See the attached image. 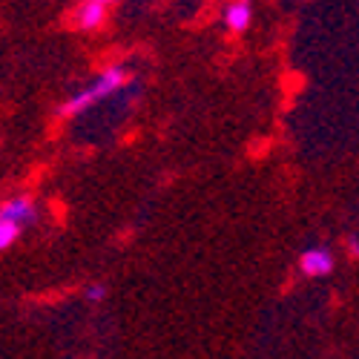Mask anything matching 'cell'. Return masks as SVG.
<instances>
[{
  "label": "cell",
  "mask_w": 359,
  "mask_h": 359,
  "mask_svg": "<svg viewBox=\"0 0 359 359\" xmlns=\"http://www.w3.org/2000/svg\"><path fill=\"white\" fill-rule=\"evenodd\" d=\"M124 83H127V69L124 67H109L98 78H93V83H86L83 89H78V93L61 107V115H67V118L83 115L86 109H93L95 104L112 98Z\"/></svg>",
  "instance_id": "cell-1"
},
{
  "label": "cell",
  "mask_w": 359,
  "mask_h": 359,
  "mask_svg": "<svg viewBox=\"0 0 359 359\" xmlns=\"http://www.w3.org/2000/svg\"><path fill=\"white\" fill-rule=\"evenodd\" d=\"M299 271L305 276H327L334 271V253L327 248H308L299 256Z\"/></svg>",
  "instance_id": "cell-2"
},
{
  "label": "cell",
  "mask_w": 359,
  "mask_h": 359,
  "mask_svg": "<svg viewBox=\"0 0 359 359\" xmlns=\"http://www.w3.org/2000/svg\"><path fill=\"white\" fill-rule=\"evenodd\" d=\"M0 219H12L18 224H32L38 219V210H35V201L26 198V196H15L9 201H4V207H0Z\"/></svg>",
  "instance_id": "cell-3"
},
{
  "label": "cell",
  "mask_w": 359,
  "mask_h": 359,
  "mask_svg": "<svg viewBox=\"0 0 359 359\" xmlns=\"http://www.w3.org/2000/svg\"><path fill=\"white\" fill-rule=\"evenodd\" d=\"M104 20H107V4H101V0H83V4L75 9V26L86 29V32L101 29Z\"/></svg>",
  "instance_id": "cell-4"
},
{
  "label": "cell",
  "mask_w": 359,
  "mask_h": 359,
  "mask_svg": "<svg viewBox=\"0 0 359 359\" xmlns=\"http://www.w3.org/2000/svg\"><path fill=\"white\" fill-rule=\"evenodd\" d=\"M253 20V9L248 0H233V4L224 9V26L230 29V32H248V26Z\"/></svg>",
  "instance_id": "cell-5"
},
{
  "label": "cell",
  "mask_w": 359,
  "mask_h": 359,
  "mask_svg": "<svg viewBox=\"0 0 359 359\" xmlns=\"http://www.w3.org/2000/svg\"><path fill=\"white\" fill-rule=\"evenodd\" d=\"M20 230H23V224H18V222H12V219H0V248L9 250V248L18 242Z\"/></svg>",
  "instance_id": "cell-6"
},
{
  "label": "cell",
  "mask_w": 359,
  "mask_h": 359,
  "mask_svg": "<svg viewBox=\"0 0 359 359\" xmlns=\"http://www.w3.org/2000/svg\"><path fill=\"white\" fill-rule=\"evenodd\" d=\"M86 299H89V302H101V299L107 296V287L104 285H86Z\"/></svg>",
  "instance_id": "cell-7"
},
{
  "label": "cell",
  "mask_w": 359,
  "mask_h": 359,
  "mask_svg": "<svg viewBox=\"0 0 359 359\" xmlns=\"http://www.w3.org/2000/svg\"><path fill=\"white\" fill-rule=\"evenodd\" d=\"M348 250H351L353 259L359 256V238H356V236H348Z\"/></svg>",
  "instance_id": "cell-8"
},
{
  "label": "cell",
  "mask_w": 359,
  "mask_h": 359,
  "mask_svg": "<svg viewBox=\"0 0 359 359\" xmlns=\"http://www.w3.org/2000/svg\"><path fill=\"white\" fill-rule=\"evenodd\" d=\"M101 4H112V0H101Z\"/></svg>",
  "instance_id": "cell-9"
},
{
  "label": "cell",
  "mask_w": 359,
  "mask_h": 359,
  "mask_svg": "<svg viewBox=\"0 0 359 359\" xmlns=\"http://www.w3.org/2000/svg\"><path fill=\"white\" fill-rule=\"evenodd\" d=\"M248 4H250V0H248Z\"/></svg>",
  "instance_id": "cell-10"
}]
</instances>
